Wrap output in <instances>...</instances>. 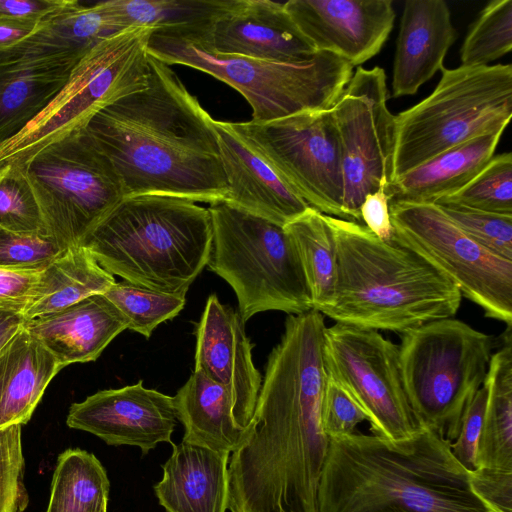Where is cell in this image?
<instances>
[{
    "label": "cell",
    "instance_id": "6da1fadb",
    "mask_svg": "<svg viewBox=\"0 0 512 512\" xmlns=\"http://www.w3.org/2000/svg\"><path fill=\"white\" fill-rule=\"evenodd\" d=\"M324 316L289 314L268 356L248 434L228 462L230 512H318L329 437Z\"/></svg>",
    "mask_w": 512,
    "mask_h": 512
},
{
    "label": "cell",
    "instance_id": "7a4b0ae2",
    "mask_svg": "<svg viewBox=\"0 0 512 512\" xmlns=\"http://www.w3.org/2000/svg\"><path fill=\"white\" fill-rule=\"evenodd\" d=\"M149 66L148 86L100 111L85 131L112 163L125 198L224 201L228 185L214 119L169 65L149 55Z\"/></svg>",
    "mask_w": 512,
    "mask_h": 512
},
{
    "label": "cell",
    "instance_id": "3957f363",
    "mask_svg": "<svg viewBox=\"0 0 512 512\" xmlns=\"http://www.w3.org/2000/svg\"><path fill=\"white\" fill-rule=\"evenodd\" d=\"M450 445L427 427L400 441L330 437L318 512H498L475 492Z\"/></svg>",
    "mask_w": 512,
    "mask_h": 512
},
{
    "label": "cell",
    "instance_id": "277c9868",
    "mask_svg": "<svg viewBox=\"0 0 512 512\" xmlns=\"http://www.w3.org/2000/svg\"><path fill=\"white\" fill-rule=\"evenodd\" d=\"M325 216L335 242L336 272L332 299L321 314L403 334L457 313L459 288L421 255L393 239H379L361 223Z\"/></svg>",
    "mask_w": 512,
    "mask_h": 512
},
{
    "label": "cell",
    "instance_id": "5b68a950",
    "mask_svg": "<svg viewBox=\"0 0 512 512\" xmlns=\"http://www.w3.org/2000/svg\"><path fill=\"white\" fill-rule=\"evenodd\" d=\"M211 243L208 208L185 198L148 194L124 198L80 246L112 275L186 295L207 265Z\"/></svg>",
    "mask_w": 512,
    "mask_h": 512
},
{
    "label": "cell",
    "instance_id": "8992f818",
    "mask_svg": "<svg viewBox=\"0 0 512 512\" xmlns=\"http://www.w3.org/2000/svg\"><path fill=\"white\" fill-rule=\"evenodd\" d=\"M148 53L169 66H188L231 86L251 106L254 123L329 110L353 75V66L330 52H317L299 62L214 54L183 26L156 29Z\"/></svg>",
    "mask_w": 512,
    "mask_h": 512
},
{
    "label": "cell",
    "instance_id": "52a82bcc",
    "mask_svg": "<svg viewBox=\"0 0 512 512\" xmlns=\"http://www.w3.org/2000/svg\"><path fill=\"white\" fill-rule=\"evenodd\" d=\"M440 71L428 97L395 115L393 181L460 143L505 129L511 119V64Z\"/></svg>",
    "mask_w": 512,
    "mask_h": 512
},
{
    "label": "cell",
    "instance_id": "ba28073f",
    "mask_svg": "<svg viewBox=\"0 0 512 512\" xmlns=\"http://www.w3.org/2000/svg\"><path fill=\"white\" fill-rule=\"evenodd\" d=\"M208 210L212 243L207 266L234 290L244 322L264 311L297 315L312 309L299 256L284 227L224 201Z\"/></svg>",
    "mask_w": 512,
    "mask_h": 512
},
{
    "label": "cell",
    "instance_id": "9c48e42d",
    "mask_svg": "<svg viewBox=\"0 0 512 512\" xmlns=\"http://www.w3.org/2000/svg\"><path fill=\"white\" fill-rule=\"evenodd\" d=\"M153 26H134L105 38L72 69L51 103L19 134L0 146V167L25 164L48 145L82 131L120 99L148 86V44Z\"/></svg>",
    "mask_w": 512,
    "mask_h": 512
},
{
    "label": "cell",
    "instance_id": "30bf717a",
    "mask_svg": "<svg viewBox=\"0 0 512 512\" xmlns=\"http://www.w3.org/2000/svg\"><path fill=\"white\" fill-rule=\"evenodd\" d=\"M493 336L444 318L402 334L400 366L416 416L446 441L458 436L463 414L483 384Z\"/></svg>",
    "mask_w": 512,
    "mask_h": 512
},
{
    "label": "cell",
    "instance_id": "8fae6325",
    "mask_svg": "<svg viewBox=\"0 0 512 512\" xmlns=\"http://www.w3.org/2000/svg\"><path fill=\"white\" fill-rule=\"evenodd\" d=\"M23 165L47 234L64 250L80 246L125 198L112 163L85 129L48 145Z\"/></svg>",
    "mask_w": 512,
    "mask_h": 512
},
{
    "label": "cell",
    "instance_id": "7c38bea8",
    "mask_svg": "<svg viewBox=\"0 0 512 512\" xmlns=\"http://www.w3.org/2000/svg\"><path fill=\"white\" fill-rule=\"evenodd\" d=\"M397 243L442 271L487 317L512 327V261L467 236L435 203L391 202Z\"/></svg>",
    "mask_w": 512,
    "mask_h": 512
},
{
    "label": "cell",
    "instance_id": "4fadbf2b",
    "mask_svg": "<svg viewBox=\"0 0 512 512\" xmlns=\"http://www.w3.org/2000/svg\"><path fill=\"white\" fill-rule=\"evenodd\" d=\"M230 124L310 207L344 219L342 152L332 108Z\"/></svg>",
    "mask_w": 512,
    "mask_h": 512
},
{
    "label": "cell",
    "instance_id": "5bb4252c",
    "mask_svg": "<svg viewBox=\"0 0 512 512\" xmlns=\"http://www.w3.org/2000/svg\"><path fill=\"white\" fill-rule=\"evenodd\" d=\"M323 356L328 376L358 403L373 435L400 441L425 428L405 391L399 347L377 330L336 322L324 330Z\"/></svg>",
    "mask_w": 512,
    "mask_h": 512
},
{
    "label": "cell",
    "instance_id": "9a60e30c",
    "mask_svg": "<svg viewBox=\"0 0 512 512\" xmlns=\"http://www.w3.org/2000/svg\"><path fill=\"white\" fill-rule=\"evenodd\" d=\"M388 96L385 71L359 66L332 107L342 152L344 220L360 223L364 198L381 188L389 193L395 115Z\"/></svg>",
    "mask_w": 512,
    "mask_h": 512
},
{
    "label": "cell",
    "instance_id": "2e32d148",
    "mask_svg": "<svg viewBox=\"0 0 512 512\" xmlns=\"http://www.w3.org/2000/svg\"><path fill=\"white\" fill-rule=\"evenodd\" d=\"M182 26L214 54L299 62L317 53L284 4L271 0H217L208 18Z\"/></svg>",
    "mask_w": 512,
    "mask_h": 512
},
{
    "label": "cell",
    "instance_id": "e0dca14e",
    "mask_svg": "<svg viewBox=\"0 0 512 512\" xmlns=\"http://www.w3.org/2000/svg\"><path fill=\"white\" fill-rule=\"evenodd\" d=\"M176 422L173 397L144 387L142 380L73 403L66 419L72 429L91 433L111 446L138 447L142 456L159 443L172 444Z\"/></svg>",
    "mask_w": 512,
    "mask_h": 512
},
{
    "label": "cell",
    "instance_id": "ac0fdd59",
    "mask_svg": "<svg viewBox=\"0 0 512 512\" xmlns=\"http://www.w3.org/2000/svg\"><path fill=\"white\" fill-rule=\"evenodd\" d=\"M284 8L317 52L360 66L377 55L393 29L390 0H289Z\"/></svg>",
    "mask_w": 512,
    "mask_h": 512
},
{
    "label": "cell",
    "instance_id": "d6986e66",
    "mask_svg": "<svg viewBox=\"0 0 512 512\" xmlns=\"http://www.w3.org/2000/svg\"><path fill=\"white\" fill-rule=\"evenodd\" d=\"M195 366L230 394L240 425L249 429L262 377L238 310L211 294L196 326Z\"/></svg>",
    "mask_w": 512,
    "mask_h": 512
},
{
    "label": "cell",
    "instance_id": "ffe728a7",
    "mask_svg": "<svg viewBox=\"0 0 512 512\" xmlns=\"http://www.w3.org/2000/svg\"><path fill=\"white\" fill-rule=\"evenodd\" d=\"M228 193L227 204L279 226L310 206L233 130L230 122L214 120Z\"/></svg>",
    "mask_w": 512,
    "mask_h": 512
},
{
    "label": "cell",
    "instance_id": "44dd1931",
    "mask_svg": "<svg viewBox=\"0 0 512 512\" xmlns=\"http://www.w3.org/2000/svg\"><path fill=\"white\" fill-rule=\"evenodd\" d=\"M455 38L456 30L445 1L407 0L396 41L393 96L414 95L441 70Z\"/></svg>",
    "mask_w": 512,
    "mask_h": 512
},
{
    "label": "cell",
    "instance_id": "7402d4cb",
    "mask_svg": "<svg viewBox=\"0 0 512 512\" xmlns=\"http://www.w3.org/2000/svg\"><path fill=\"white\" fill-rule=\"evenodd\" d=\"M23 327L64 368L95 361L128 322L104 296L87 297L62 310L25 320Z\"/></svg>",
    "mask_w": 512,
    "mask_h": 512
},
{
    "label": "cell",
    "instance_id": "603a6c76",
    "mask_svg": "<svg viewBox=\"0 0 512 512\" xmlns=\"http://www.w3.org/2000/svg\"><path fill=\"white\" fill-rule=\"evenodd\" d=\"M230 453L182 441L154 486L166 512H226Z\"/></svg>",
    "mask_w": 512,
    "mask_h": 512
},
{
    "label": "cell",
    "instance_id": "cb8c5ba5",
    "mask_svg": "<svg viewBox=\"0 0 512 512\" xmlns=\"http://www.w3.org/2000/svg\"><path fill=\"white\" fill-rule=\"evenodd\" d=\"M117 32L98 3L83 6L76 0L45 20L27 39L0 52V64L42 62L74 66L98 43Z\"/></svg>",
    "mask_w": 512,
    "mask_h": 512
},
{
    "label": "cell",
    "instance_id": "d4e9b609",
    "mask_svg": "<svg viewBox=\"0 0 512 512\" xmlns=\"http://www.w3.org/2000/svg\"><path fill=\"white\" fill-rule=\"evenodd\" d=\"M62 368L22 326L0 350V430L26 424Z\"/></svg>",
    "mask_w": 512,
    "mask_h": 512
},
{
    "label": "cell",
    "instance_id": "484cf974",
    "mask_svg": "<svg viewBox=\"0 0 512 512\" xmlns=\"http://www.w3.org/2000/svg\"><path fill=\"white\" fill-rule=\"evenodd\" d=\"M504 130L460 143L395 179L390 202L435 203L457 192L491 160Z\"/></svg>",
    "mask_w": 512,
    "mask_h": 512
},
{
    "label": "cell",
    "instance_id": "4316f807",
    "mask_svg": "<svg viewBox=\"0 0 512 512\" xmlns=\"http://www.w3.org/2000/svg\"><path fill=\"white\" fill-rule=\"evenodd\" d=\"M173 403L184 427L182 441L232 453L248 434L238 422L228 391L201 371H193Z\"/></svg>",
    "mask_w": 512,
    "mask_h": 512
},
{
    "label": "cell",
    "instance_id": "83f0119b",
    "mask_svg": "<svg viewBox=\"0 0 512 512\" xmlns=\"http://www.w3.org/2000/svg\"><path fill=\"white\" fill-rule=\"evenodd\" d=\"M74 66L42 62L0 64V146L51 103Z\"/></svg>",
    "mask_w": 512,
    "mask_h": 512
},
{
    "label": "cell",
    "instance_id": "f1b7e54d",
    "mask_svg": "<svg viewBox=\"0 0 512 512\" xmlns=\"http://www.w3.org/2000/svg\"><path fill=\"white\" fill-rule=\"evenodd\" d=\"M500 340L483 382L487 398L476 465L512 472V327L507 326Z\"/></svg>",
    "mask_w": 512,
    "mask_h": 512
},
{
    "label": "cell",
    "instance_id": "f546056e",
    "mask_svg": "<svg viewBox=\"0 0 512 512\" xmlns=\"http://www.w3.org/2000/svg\"><path fill=\"white\" fill-rule=\"evenodd\" d=\"M115 282L84 247L65 249L43 269L38 296L22 315L30 320L62 310L92 295L104 294Z\"/></svg>",
    "mask_w": 512,
    "mask_h": 512
},
{
    "label": "cell",
    "instance_id": "4dcf8cb0",
    "mask_svg": "<svg viewBox=\"0 0 512 512\" xmlns=\"http://www.w3.org/2000/svg\"><path fill=\"white\" fill-rule=\"evenodd\" d=\"M110 482L96 456L83 449L59 454L46 512H107Z\"/></svg>",
    "mask_w": 512,
    "mask_h": 512
},
{
    "label": "cell",
    "instance_id": "1f68e13d",
    "mask_svg": "<svg viewBox=\"0 0 512 512\" xmlns=\"http://www.w3.org/2000/svg\"><path fill=\"white\" fill-rule=\"evenodd\" d=\"M284 229L299 256L312 309L321 312L332 299L336 272L335 242L326 216L309 207Z\"/></svg>",
    "mask_w": 512,
    "mask_h": 512
},
{
    "label": "cell",
    "instance_id": "d6a6232c",
    "mask_svg": "<svg viewBox=\"0 0 512 512\" xmlns=\"http://www.w3.org/2000/svg\"><path fill=\"white\" fill-rule=\"evenodd\" d=\"M217 0H108L98 2L117 31L134 26L157 28L194 24L208 18Z\"/></svg>",
    "mask_w": 512,
    "mask_h": 512
},
{
    "label": "cell",
    "instance_id": "836d02e7",
    "mask_svg": "<svg viewBox=\"0 0 512 512\" xmlns=\"http://www.w3.org/2000/svg\"><path fill=\"white\" fill-rule=\"evenodd\" d=\"M104 296L122 313L128 329L146 338L183 309L186 295L155 291L128 281L115 282Z\"/></svg>",
    "mask_w": 512,
    "mask_h": 512
},
{
    "label": "cell",
    "instance_id": "e575fe53",
    "mask_svg": "<svg viewBox=\"0 0 512 512\" xmlns=\"http://www.w3.org/2000/svg\"><path fill=\"white\" fill-rule=\"evenodd\" d=\"M512 48V0H493L480 12L460 49L461 66H486Z\"/></svg>",
    "mask_w": 512,
    "mask_h": 512
},
{
    "label": "cell",
    "instance_id": "d590c367",
    "mask_svg": "<svg viewBox=\"0 0 512 512\" xmlns=\"http://www.w3.org/2000/svg\"><path fill=\"white\" fill-rule=\"evenodd\" d=\"M436 202L512 215V154L506 152L494 155L468 184Z\"/></svg>",
    "mask_w": 512,
    "mask_h": 512
},
{
    "label": "cell",
    "instance_id": "8d00e7d4",
    "mask_svg": "<svg viewBox=\"0 0 512 512\" xmlns=\"http://www.w3.org/2000/svg\"><path fill=\"white\" fill-rule=\"evenodd\" d=\"M0 229L48 235L25 167L15 162L0 167Z\"/></svg>",
    "mask_w": 512,
    "mask_h": 512
},
{
    "label": "cell",
    "instance_id": "74e56055",
    "mask_svg": "<svg viewBox=\"0 0 512 512\" xmlns=\"http://www.w3.org/2000/svg\"><path fill=\"white\" fill-rule=\"evenodd\" d=\"M435 204L476 243L512 261V215L489 213L449 202Z\"/></svg>",
    "mask_w": 512,
    "mask_h": 512
},
{
    "label": "cell",
    "instance_id": "f35d334b",
    "mask_svg": "<svg viewBox=\"0 0 512 512\" xmlns=\"http://www.w3.org/2000/svg\"><path fill=\"white\" fill-rule=\"evenodd\" d=\"M63 251L49 235L15 233L0 229V269L42 270Z\"/></svg>",
    "mask_w": 512,
    "mask_h": 512
},
{
    "label": "cell",
    "instance_id": "ab89813d",
    "mask_svg": "<svg viewBox=\"0 0 512 512\" xmlns=\"http://www.w3.org/2000/svg\"><path fill=\"white\" fill-rule=\"evenodd\" d=\"M21 425L0 430V512H22L28 505L24 485Z\"/></svg>",
    "mask_w": 512,
    "mask_h": 512
},
{
    "label": "cell",
    "instance_id": "60d3db41",
    "mask_svg": "<svg viewBox=\"0 0 512 512\" xmlns=\"http://www.w3.org/2000/svg\"><path fill=\"white\" fill-rule=\"evenodd\" d=\"M321 419L323 430L329 438L352 434L359 423L367 420L350 393L329 376L324 390Z\"/></svg>",
    "mask_w": 512,
    "mask_h": 512
},
{
    "label": "cell",
    "instance_id": "b9f144b4",
    "mask_svg": "<svg viewBox=\"0 0 512 512\" xmlns=\"http://www.w3.org/2000/svg\"><path fill=\"white\" fill-rule=\"evenodd\" d=\"M486 388L482 384L466 408L457 438L451 443L456 460L468 471L477 468L476 452L486 405Z\"/></svg>",
    "mask_w": 512,
    "mask_h": 512
},
{
    "label": "cell",
    "instance_id": "7bdbcfd3",
    "mask_svg": "<svg viewBox=\"0 0 512 512\" xmlns=\"http://www.w3.org/2000/svg\"><path fill=\"white\" fill-rule=\"evenodd\" d=\"M42 272L0 269V311L22 314L38 296Z\"/></svg>",
    "mask_w": 512,
    "mask_h": 512
},
{
    "label": "cell",
    "instance_id": "ee69618b",
    "mask_svg": "<svg viewBox=\"0 0 512 512\" xmlns=\"http://www.w3.org/2000/svg\"><path fill=\"white\" fill-rule=\"evenodd\" d=\"M475 492L498 512H512V472L477 468L470 471Z\"/></svg>",
    "mask_w": 512,
    "mask_h": 512
},
{
    "label": "cell",
    "instance_id": "f6af8a7d",
    "mask_svg": "<svg viewBox=\"0 0 512 512\" xmlns=\"http://www.w3.org/2000/svg\"><path fill=\"white\" fill-rule=\"evenodd\" d=\"M75 2L76 0H0V16L43 22Z\"/></svg>",
    "mask_w": 512,
    "mask_h": 512
},
{
    "label": "cell",
    "instance_id": "bcb514c9",
    "mask_svg": "<svg viewBox=\"0 0 512 512\" xmlns=\"http://www.w3.org/2000/svg\"><path fill=\"white\" fill-rule=\"evenodd\" d=\"M389 196L385 189L368 194L361 206V222L379 239L390 241L394 237L389 210Z\"/></svg>",
    "mask_w": 512,
    "mask_h": 512
},
{
    "label": "cell",
    "instance_id": "7dc6e473",
    "mask_svg": "<svg viewBox=\"0 0 512 512\" xmlns=\"http://www.w3.org/2000/svg\"><path fill=\"white\" fill-rule=\"evenodd\" d=\"M43 22L0 16V52L9 50L27 39L42 26Z\"/></svg>",
    "mask_w": 512,
    "mask_h": 512
},
{
    "label": "cell",
    "instance_id": "c3c4849f",
    "mask_svg": "<svg viewBox=\"0 0 512 512\" xmlns=\"http://www.w3.org/2000/svg\"><path fill=\"white\" fill-rule=\"evenodd\" d=\"M25 318L21 313L0 311V350L23 326Z\"/></svg>",
    "mask_w": 512,
    "mask_h": 512
}]
</instances>
